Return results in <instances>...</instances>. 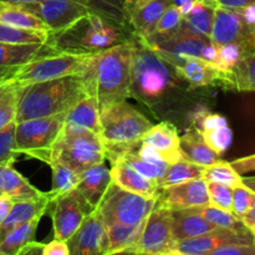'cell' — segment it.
<instances>
[{
	"label": "cell",
	"instance_id": "cell-33",
	"mask_svg": "<svg viewBox=\"0 0 255 255\" xmlns=\"http://www.w3.org/2000/svg\"><path fill=\"white\" fill-rule=\"evenodd\" d=\"M251 51H254V39L222 45L217 47L216 59L212 65L218 72H227L233 69L242 57Z\"/></svg>",
	"mask_w": 255,
	"mask_h": 255
},
{
	"label": "cell",
	"instance_id": "cell-37",
	"mask_svg": "<svg viewBox=\"0 0 255 255\" xmlns=\"http://www.w3.org/2000/svg\"><path fill=\"white\" fill-rule=\"evenodd\" d=\"M181 24L182 15L179 9L174 4L169 5L163 11L162 16L159 17L153 34L148 39L144 40V41H146V44H151V42L167 39V37L172 36V35H174L178 31Z\"/></svg>",
	"mask_w": 255,
	"mask_h": 255
},
{
	"label": "cell",
	"instance_id": "cell-45",
	"mask_svg": "<svg viewBox=\"0 0 255 255\" xmlns=\"http://www.w3.org/2000/svg\"><path fill=\"white\" fill-rule=\"evenodd\" d=\"M253 204H255V193L247 187L241 186L233 188L232 199V213L241 218Z\"/></svg>",
	"mask_w": 255,
	"mask_h": 255
},
{
	"label": "cell",
	"instance_id": "cell-41",
	"mask_svg": "<svg viewBox=\"0 0 255 255\" xmlns=\"http://www.w3.org/2000/svg\"><path fill=\"white\" fill-rule=\"evenodd\" d=\"M49 164L52 171V189L51 192L55 196L66 193L76 188V184L79 182V174L75 173L66 166L61 164L60 162L52 161Z\"/></svg>",
	"mask_w": 255,
	"mask_h": 255
},
{
	"label": "cell",
	"instance_id": "cell-7",
	"mask_svg": "<svg viewBox=\"0 0 255 255\" xmlns=\"http://www.w3.org/2000/svg\"><path fill=\"white\" fill-rule=\"evenodd\" d=\"M156 201V198H146L111 183L95 211L105 227L112 224L132 226L146 221Z\"/></svg>",
	"mask_w": 255,
	"mask_h": 255
},
{
	"label": "cell",
	"instance_id": "cell-38",
	"mask_svg": "<svg viewBox=\"0 0 255 255\" xmlns=\"http://www.w3.org/2000/svg\"><path fill=\"white\" fill-rule=\"evenodd\" d=\"M49 35V31L17 29L0 22V42L4 44H46Z\"/></svg>",
	"mask_w": 255,
	"mask_h": 255
},
{
	"label": "cell",
	"instance_id": "cell-8",
	"mask_svg": "<svg viewBox=\"0 0 255 255\" xmlns=\"http://www.w3.org/2000/svg\"><path fill=\"white\" fill-rule=\"evenodd\" d=\"M172 77L163 60L146 45L134 46L131 66V95L156 100L166 92Z\"/></svg>",
	"mask_w": 255,
	"mask_h": 255
},
{
	"label": "cell",
	"instance_id": "cell-14",
	"mask_svg": "<svg viewBox=\"0 0 255 255\" xmlns=\"http://www.w3.org/2000/svg\"><path fill=\"white\" fill-rule=\"evenodd\" d=\"M69 255H107L109 241L104 222L92 211L66 241Z\"/></svg>",
	"mask_w": 255,
	"mask_h": 255
},
{
	"label": "cell",
	"instance_id": "cell-58",
	"mask_svg": "<svg viewBox=\"0 0 255 255\" xmlns=\"http://www.w3.org/2000/svg\"><path fill=\"white\" fill-rule=\"evenodd\" d=\"M148 1H151V0H136L133 7H141V6H143L144 4H147Z\"/></svg>",
	"mask_w": 255,
	"mask_h": 255
},
{
	"label": "cell",
	"instance_id": "cell-43",
	"mask_svg": "<svg viewBox=\"0 0 255 255\" xmlns=\"http://www.w3.org/2000/svg\"><path fill=\"white\" fill-rule=\"evenodd\" d=\"M15 127L16 122H10L0 129V166H12L16 161L15 149Z\"/></svg>",
	"mask_w": 255,
	"mask_h": 255
},
{
	"label": "cell",
	"instance_id": "cell-26",
	"mask_svg": "<svg viewBox=\"0 0 255 255\" xmlns=\"http://www.w3.org/2000/svg\"><path fill=\"white\" fill-rule=\"evenodd\" d=\"M254 60V51L248 52L233 69L227 72H218L216 81L237 91H253L255 87Z\"/></svg>",
	"mask_w": 255,
	"mask_h": 255
},
{
	"label": "cell",
	"instance_id": "cell-35",
	"mask_svg": "<svg viewBox=\"0 0 255 255\" xmlns=\"http://www.w3.org/2000/svg\"><path fill=\"white\" fill-rule=\"evenodd\" d=\"M214 9L216 7L209 5L208 2L194 0L193 6L188 14L182 17V21L191 31L209 37L213 24Z\"/></svg>",
	"mask_w": 255,
	"mask_h": 255
},
{
	"label": "cell",
	"instance_id": "cell-28",
	"mask_svg": "<svg viewBox=\"0 0 255 255\" xmlns=\"http://www.w3.org/2000/svg\"><path fill=\"white\" fill-rule=\"evenodd\" d=\"M172 4L173 0H151L143 6L133 7L132 24L142 39H148L153 34L159 17Z\"/></svg>",
	"mask_w": 255,
	"mask_h": 255
},
{
	"label": "cell",
	"instance_id": "cell-47",
	"mask_svg": "<svg viewBox=\"0 0 255 255\" xmlns=\"http://www.w3.org/2000/svg\"><path fill=\"white\" fill-rule=\"evenodd\" d=\"M201 255H255V246L231 244V246L219 247Z\"/></svg>",
	"mask_w": 255,
	"mask_h": 255
},
{
	"label": "cell",
	"instance_id": "cell-36",
	"mask_svg": "<svg viewBox=\"0 0 255 255\" xmlns=\"http://www.w3.org/2000/svg\"><path fill=\"white\" fill-rule=\"evenodd\" d=\"M194 211H196L197 213L201 214L206 221H208L209 223L213 224L217 228L231 229V231L238 232L248 231V229L244 227V224L241 222V219H239L238 217L234 216L232 212L216 208V207L211 206V204L194 208Z\"/></svg>",
	"mask_w": 255,
	"mask_h": 255
},
{
	"label": "cell",
	"instance_id": "cell-39",
	"mask_svg": "<svg viewBox=\"0 0 255 255\" xmlns=\"http://www.w3.org/2000/svg\"><path fill=\"white\" fill-rule=\"evenodd\" d=\"M203 179L206 182H216V183L224 184V186H228L231 188L243 186L242 176H239L234 171L229 162L222 161V159L211 164V166L204 167Z\"/></svg>",
	"mask_w": 255,
	"mask_h": 255
},
{
	"label": "cell",
	"instance_id": "cell-11",
	"mask_svg": "<svg viewBox=\"0 0 255 255\" xmlns=\"http://www.w3.org/2000/svg\"><path fill=\"white\" fill-rule=\"evenodd\" d=\"M65 115L17 122L15 127V149L17 154L51 147L64 128Z\"/></svg>",
	"mask_w": 255,
	"mask_h": 255
},
{
	"label": "cell",
	"instance_id": "cell-4",
	"mask_svg": "<svg viewBox=\"0 0 255 255\" xmlns=\"http://www.w3.org/2000/svg\"><path fill=\"white\" fill-rule=\"evenodd\" d=\"M125 42L121 31L111 22L90 12L57 32H50L46 44L55 52L96 54Z\"/></svg>",
	"mask_w": 255,
	"mask_h": 255
},
{
	"label": "cell",
	"instance_id": "cell-12",
	"mask_svg": "<svg viewBox=\"0 0 255 255\" xmlns=\"http://www.w3.org/2000/svg\"><path fill=\"white\" fill-rule=\"evenodd\" d=\"M212 44L208 36L191 31L182 21L178 31L167 39L146 44L147 47L158 55L163 61L176 67L188 57L201 59L203 50Z\"/></svg>",
	"mask_w": 255,
	"mask_h": 255
},
{
	"label": "cell",
	"instance_id": "cell-30",
	"mask_svg": "<svg viewBox=\"0 0 255 255\" xmlns=\"http://www.w3.org/2000/svg\"><path fill=\"white\" fill-rule=\"evenodd\" d=\"M174 69L178 76L186 80L192 87L207 86L212 82H216L218 75V71L213 65L197 57H188Z\"/></svg>",
	"mask_w": 255,
	"mask_h": 255
},
{
	"label": "cell",
	"instance_id": "cell-5",
	"mask_svg": "<svg viewBox=\"0 0 255 255\" xmlns=\"http://www.w3.org/2000/svg\"><path fill=\"white\" fill-rule=\"evenodd\" d=\"M153 125L126 101L100 111V137L104 147H128L141 141Z\"/></svg>",
	"mask_w": 255,
	"mask_h": 255
},
{
	"label": "cell",
	"instance_id": "cell-9",
	"mask_svg": "<svg viewBox=\"0 0 255 255\" xmlns=\"http://www.w3.org/2000/svg\"><path fill=\"white\" fill-rule=\"evenodd\" d=\"M92 211L76 189L52 197L46 212L51 216L54 239L66 242Z\"/></svg>",
	"mask_w": 255,
	"mask_h": 255
},
{
	"label": "cell",
	"instance_id": "cell-59",
	"mask_svg": "<svg viewBox=\"0 0 255 255\" xmlns=\"http://www.w3.org/2000/svg\"><path fill=\"white\" fill-rule=\"evenodd\" d=\"M109 255H149V254H134V253H126V252H119V253H114Z\"/></svg>",
	"mask_w": 255,
	"mask_h": 255
},
{
	"label": "cell",
	"instance_id": "cell-13",
	"mask_svg": "<svg viewBox=\"0 0 255 255\" xmlns=\"http://www.w3.org/2000/svg\"><path fill=\"white\" fill-rule=\"evenodd\" d=\"M22 6L40 17L50 32L60 31L91 12L87 0H42Z\"/></svg>",
	"mask_w": 255,
	"mask_h": 255
},
{
	"label": "cell",
	"instance_id": "cell-19",
	"mask_svg": "<svg viewBox=\"0 0 255 255\" xmlns=\"http://www.w3.org/2000/svg\"><path fill=\"white\" fill-rule=\"evenodd\" d=\"M111 164L112 168L110 169V173H111L112 183L131 193L139 194L146 198L157 199L159 192L157 183L144 178L122 159H114L111 161Z\"/></svg>",
	"mask_w": 255,
	"mask_h": 255
},
{
	"label": "cell",
	"instance_id": "cell-32",
	"mask_svg": "<svg viewBox=\"0 0 255 255\" xmlns=\"http://www.w3.org/2000/svg\"><path fill=\"white\" fill-rule=\"evenodd\" d=\"M42 216H37L31 221L15 227L7 232L0 242V255H15L25 244L34 241L37 226Z\"/></svg>",
	"mask_w": 255,
	"mask_h": 255
},
{
	"label": "cell",
	"instance_id": "cell-24",
	"mask_svg": "<svg viewBox=\"0 0 255 255\" xmlns=\"http://www.w3.org/2000/svg\"><path fill=\"white\" fill-rule=\"evenodd\" d=\"M44 193L15 171L12 166H0V196H6L17 202L40 198Z\"/></svg>",
	"mask_w": 255,
	"mask_h": 255
},
{
	"label": "cell",
	"instance_id": "cell-18",
	"mask_svg": "<svg viewBox=\"0 0 255 255\" xmlns=\"http://www.w3.org/2000/svg\"><path fill=\"white\" fill-rule=\"evenodd\" d=\"M141 146L156 152L162 161L172 164L182 159L179 152V136L176 127L169 122L152 126L139 141Z\"/></svg>",
	"mask_w": 255,
	"mask_h": 255
},
{
	"label": "cell",
	"instance_id": "cell-55",
	"mask_svg": "<svg viewBox=\"0 0 255 255\" xmlns=\"http://www.w3.org/2000/svg\"><path fill=\"white\" fill-rule=\"evenodd\" d=\"M241 10L242 15H243L244 20H246V24L248 25V27L254 31V25H255V5H248V6L243 7Z\"/></svg>",
	"mask_w": 255,
	"mask_h": 255
},
{
	"label": "cell",
	"instance_id": "cell-20",
	"mask_svg": "<svg viewBox=\"0 0 255 255\" xmlns=\"http://www.w3.org/2000/svg\"><path fill=\"white\" fill-rule=\"evenodd\" d=\"M111 183L110 169L105 166V162H102L80 173L79 182L75 189L89 203V206L95 209Z\"/></svg>",
	"mask_w": 255,
	"mask_h": 255
},
{
	"label": "cell",
	"instance_id": "cell-61",
	"mask_svg": "<svg viewBox=\"0 0 255 255\" xmlns=\"http://www.w3.org/2000/svg\"><path fill=\"white\" fill-rule=\"evenodd\" d=\"M2 238H4V236H2V234H1V232H0V242L2 241Z\"/></svg>",
	"mask_w": 255,
	"mask_h": 255
},
{
	"label": "cell",
	"instance_id": "cell-1",
	"mask_svg": "<svg viewBox=\"0 0 255 255\" xmlns=\"http://www.w3.org/2000/svg\"><path fill=\"white\" fill-rule=\"evenodd\" d=\"M136 44L125 41L95 55L84 74L87 91L97 100L101 111L131 96V66Z\"/></svg>",
	"mask_w": 255,
	"mask_h": 255
},
{
	"label": "cell",
	"instance_id": "cell-6",
	"mask_svg": "<svg viewBox=\"0 0 255 255\" xmlns=\"http://www.w3.org/2000/svg\"><path fill=\"white\" fill-rule=\"evenodd\" d=\"M96 54L55 52L36 57L32 61L17 67L12 76V81L24 87L60 77L84 75L91 66Z\"/></svg>",
	"mask_w": 255,
	"mask_h": 255
},
{
	"label": "cell",
	"instance_id": "cell-52",
	"mask_svg": "<svg viewBox=\"0 0 255 255\" xmlns=\"http://www.w3.org/2000/svg\"><path fill=\"white\" fill-rule=\"evenodd\" d=\"M17 67H0V95L2 94V91L5 90V87L7 86L10 81H11L12 76H14L15 71L17 70Z\"/></svg>",
	"mask_w": 255,
	"mask_h": 255
},
{
	"label": "cell",
	"instance_id": "cell-29",
	"mask_svg": "<svg viewBox=\"0 0 255 255\" xmlns=\"http://www.w3.org/2000/svg\"><path fill=\"white\" fill-rule=\"evenodd\" d=\"M0 22L17 29L49 31V27L45 25V22L36 15L25 9L21 4L0 1Z\"/></svg>",
	"mask_w": 255,
	"mask_h": 255
},
{
	"label": "cell",
	"instance_id": "cell-53",
	"mask_svg": "<svg viewBox=\"0 0 255 255\" xmlns=\"http://www.w3.org/2000/svg\"><path fill=\"white\" fill-rule=\"evenodd\" d=\"M239 219L251 233L255 234V204H253Z\"/></svg>",
	"mask_w": 255,
	"mask_h": 255
},
{
	"label": "cell",
	"instance_id": "cell-27",
	"mask_svg": "<svg viewBox=\"0 0 255 255\" xmlns=\"http://www.w3.org/2000/svg\"><path fill=\"white\" fill-rule=\"evenodd\" d=\"M179 152L182 158L202 167L211 166L221 159V156L207 146L196 128L179 137Z\"/></svg>",
	"mask_w": 255,
	"mask_h": 255
},
{
	"label": "cell",
	"instance_id": "cell-22",
	"mask_svg": "<svg viewBox=\"0 0 255 255\" xmlns=\"http://www.w3.org/2000/svg\"><path fill=\"white\" fill-rule=\"evenodd\" d=\"M52 197L54 194L51 192H45L44 196H41L40 198L14 202L10 213L7 214L5 221L0 224V232L2 236H5L15 227L31 221L35 217L44 216Z\"/></svg>",
	"mask_w": 255,
	"mask_h": 255
},
{
	"label": "cell",
	"instance_id": "cell-21",
	"mask_svg": "<svg viewBox=\"0 0 255 255\" xmlns=\"http://www.w3.org/2000/svg\"><path fill=\"white\" fill-rule=\"evenodd\" d=\"M216 228L217 227L197 213L194 208L171 211V231L174 242L203 236Z\"/></svg>",
	"mask_w": 255,
	"mask_h": 255
},
{
	"label": "cell",
	"instance_id": "cell-60",
	"mask_svg": "<svg viewBox=\"0 0 255 255\" xmlns=\"http://www.w3.org/2000/svg\"><path fill=\"white\" fill-rule=\"evenodd\" d=\"M163 255H186V254H183V253H181V252H178V251H169V252H167L166 254H163Z\"/></svg>",
	"mask_w": 255,
	"mask_h": 255
},
{
	"label": "cell",
	"instance_id": "cell-10",
	"mask_svg": "<svg viewBox=\"0 0 255 255\" xmlns=\"http://www.w3.org/2000/svg\"><path fill=\"white\" fill-rule=\"evenodd\" d=\"M176 242L172 238L171 209L154 204L148 214L138 241L126 249V253L163 255L173 251Z\"/></svg>",
	"mask_w": 255,
	"mask_h": 255
},
{
	"label": "cell",
	"instance_id": "cell-16",
	"mask_svg": "<svg viewBox=\"0 0 255 255\" xmlns=\"http://www.w3.org/2000/svg\"><path fill=\"white\" fill-rule=\"evenodd\" d=\"M156 204L171 211L208 206L207 182L203 178H197L159 189Z\"/></svg>",
	"mask_w": 255,
	"mask_h": 255
},
{
	"label": "cell",
	"instance_id": "cell-51",
	"mask_svg": "<svg viewBox=\"0 0 255 255\" xmlns=\"http://www.w3.org/2000/svg\"><path fill=\"white\" fill-rule=\"evenodd\" d=\"M44 243H40V242H29L27 244H25L19 252L15 255H42V251H44Z\"/></svg>",
	"mask_w": 255,
	"mask_h": 255
},
{
	"label": "cell",
	"instance_id": "cell-23",
	"mask_svg": "<svg viewBox=\"0 0 255 255\" xmlns=\"http://www.w3.org/2000/svg\"><path fill=\"white\" fill-rule=\"evenodd\" d=\"M65 126L89 129L100 134V110L96 97L89 91L66 112Z\"/></svg>",
	"mask_w": 255,
	"mask_h": 255
},
{
	"label": "cell",
	"instance_id": "cell-50",
	"mask_svg": "<svg viewBox=\"0 0 255 255\" xmlns=\"http://www.w3.org/2000/svg\"><path fill=\"white\" fill-rule=\"evenodd\" d=\"M42 255H69V248L66 242L54 239L49 244H45Z\"/></svg>",
	"mask_w": 255,
	"mask_h": 255
},
{
	"label": "cell",
	"instance_id": "cell-31",
	"mask_svg": "<svg viewBox=\"0 0 255 255\" xmlns=\"http://www.w3.org/2000/svg\"><path fill=\"white\" fill-rule=\"evenodd\" d=\"M147 219V218H146ZM146 221L138 224H112L106 227L107 241H109V248H107V255L125 252L126 249L131 248L142 233Z\"/></svg>",
	"mask_w": 255,
	"mask_h": 255
},
{
	"label": "cell",
	"instance_id": "cell-34",
	"mask_svg": "<svg viewBox=\"0 0 255 255\" xmlns=\"http://www.w3.org/2000/svg\"><path fill=\"white\" fill-rule=\"evenodd\" d=\"M203 172L204 167L198 166V164L192 163V162H188L182 158L179 161L174 162V163L169 164L166 173L159 179L157 186H158L159 189H162L174 186V184L192 181V179L203 178Z\"/></svg>",
	"mask_w": 255,
	"mask_h": 255
},
{
	"label": "cell",
	"instance_id": "cell-42",
	"mask_svg": "<svg viewBox=\"0 0 255 255\" xmlns=\"http://www.w3.org/2000/svg\"><path fill=\"white\" fill-rule=\"evenodd\" d=\"M198 132L201 133L202 138L206 142L207 146L212 151L216 152L218 156H222L231 147L232 139H233V132L229 128V126L218 127V128L206 129V131Z\"/></svg>",
	"mask_w": 255,
	"mask_h": 255
},
{
	"label": "cell",
	"instance_id": "cell-56",
	"mask_svg": "<svg viewBox=\"0 0 255 255\" xmlns=\"http://www.w3.org/2000/svg\"><path fill=\"white\" fill-rule=\"evenodd\" d=\"M0 1L5 2H12V4H35V2H40L42 0H0Z\"/></svg>",
	"mask_w": 255,
	"mask_h": 255
},
{
	"label": "cell",
	"instance_id": "cell-46",
	"mask_svg": "<svg viewBox=\"0 0 255 255\" xmlns=\"http://www.w3.org/2000/svg\"><path fill=\"white\" fill-rule=\"evenodd\" d=\"M198 131H206V129L218 128V127L228 126V121L224 116L218 114H209V112H202L198 117Z\"/></svg>",
	"mask_w": 255,
	"mask_h": 255
},
{
	"label": "cell",
	"instance_id": "cell-25",
	"mask_svg": "<svg viewBox=\"0 0 255 255\" xmlns=\"http://www.w3.org/2000/svg\"><path fill=\"white\" fill-rule=\"evenodd\" d=\"M55 54L47 44H4L0 42V67L22 66L36 57Z\"/></svg>",
	"mask_w": 255,
	"mask_h": 255
},
{
	"label": "cell",
	"instance_id": "cell-40",
	"mask_svg": "<svg viewBox=\"0 0 255 255\" xmlns=\"http://www.w3.org/2000/svg\"><path fill=\"white\" fill-rule=\"evenodd\" d=\"M21 86L11 81L7 84L2 94L0 95V129L4 128L10 122L15 121L17 101H19Z\"/></svg>",
	"mask_w": 255,
	"mask_h": 255
},
{
	"label": "cell",
	"instance_id": "cell-15",
	"mask_svg": "<svg viewBox=\"0 0 255 255\" xmlns=\"http://www.w3.org/2000/svg\"><path fill=\"white\" fill-rule=\"evenodd\" d=\"M231 244L254 246V234L249 231L238 232L216 228L203 236L176 242L174 251H178L186 255H201L219 247L231 246Z\"/></svg>",
	"mask_w": 255,
	"mask_h": 255
},
{
	"label": "cell",
	"instance_id": "cell-2",
	"mask_svg": "<svg viewBox=\"0 0 255 255\" xmlns=\"http://www.w3.org/2000/svg\"><path fill=\"white\" fill-rule=\"evenodd\" d=\"M86 92L84 75L60 77L21 87L15 122L66 114Z\"/></svg>",
	"mask_w": 255,
	"mask_h": 255
},
{
	"label": "cell",
	"instance_id": "cell-49",
	"mask_svg": "<svg viewBox=\"0 0 255 255\" xmlns=\"http://www.w3.org/2000/svg\"><path fill=\"white\" fill-rule=\"evenodd\" d=\"M231 166L233 167V169L239 174V176L251 173V172H254L255 169V156L251 154V156L248 157L236 159V161L231 162Z\"/></svg>",
	"mask_w": 255,
	"mask_h": 255
},
{
	"label": "cell",
	"instance_id": "cell-57",
	"mask_svg": "<svg viewBox=\"0 0 255 255\" xmlns=\"http://www.w3.org/2000/svg\"><path fill=\"white\" fill-rule=\"evenodd\" d=\"M242 183H243L244 187L249 188L251 191H254V178L253 177H249V178H243L242 177Z\"/></svg>",
	"mask_w": 255,
	"mask_h": 255
},
{
	"label": "cell",
	"instance_id": "cell-3",
	"mask_svg": "<svg viewBox=\"0 0 255 255\" xmlns=\"http://www.w3.org/2000/svg\"><path fill=\"white\" fill-rule=\"evenodd\" d=\"M24 154L45 163L60 162L77 174L106 159L104 143L99 133L65 125L51 147L29 151Z\"/></svg>",
	"mask_w": 255,
	"mask_h": 255
},
{
	"label": "cell",
	"instance_id": "cell-54",
	"mask_svg": "<svg viewBox=\"0 0 255 255\" xmlns=\"http://www.w3.org/2000/svg\"><path fill=\"white\" fill-rule=\"evenodd\" d=\"M14 201L6 196H0V224L5 221L12 208Z\"/></svg>",
	"mask_w": 255,
	"mask_h": 255
},
{
	"label": "cell",
	"instance_id": "cell-17",
	"mask_svg": "<svg viewBox=\"0 0 255 255\" xmlns=\"http://www.w3.org/2000/svg\"><path fill=\"white\" fill-rule=\"evenodd\" d=\"M209 39L218 47L231 42L253 40L254 31L246 24L241 10L216 7Z\"/></svg>",
	"mask_w": 255,
	"mask_h": 255
},
{
	"label": "cell",
	"instance_id": "cell-44",
	"mask_svg": "<svg viewBox=\"0 0 255 255\" xmlns=\"http://www.w3.org/2000/svg\"><path fill=\"white\" fill-rule=\"evenodd\" d=\"M209 204L216 208L232 212V199H233V188L216 182H207Z\"/></svg>",
	"mask_w": 255,
	"mask_h": 255
},
{
	"label": "cell",
	"instance_id": "cell-48",
	"mask_svg": "<svg viewBox=\"0 0 255 255\" xmlns=\"http://www.w3.org/2000/svg\"><path fill=\"white\" fill-rule=\"evenodd\" d=\"M202 1L208 2L209 5L214 7H223V9L239 10L248 5L254 4L255 0H202Z\"/></svg>",
	"mask_w": 255,
	"mask_h": 255
}]
</instances>
